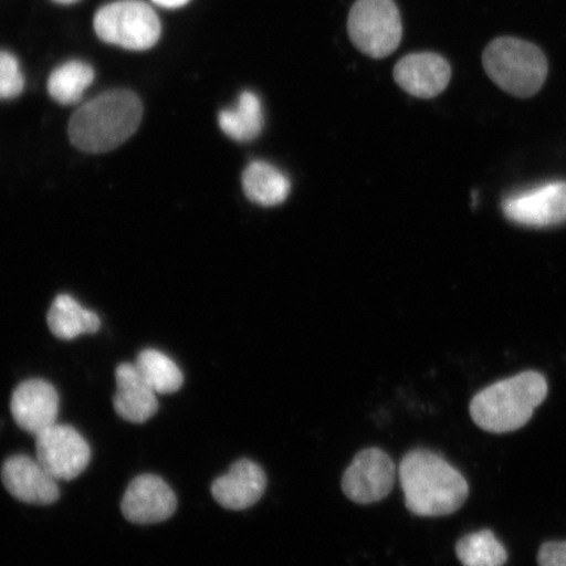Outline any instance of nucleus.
Masks as SVG:
<instances>
[{
  "label": "nucleus",
  "mask_w": 566,
  "mask_h": 566,
  "mask_svg": "<svg viewBox=\"0 0 566 566\" xmlns=\"http://www.w3.org/2000/svg\"><path fill=\"white\" fill-rule=\"evenodd\" d=\"M399 478L408 511L419 516L450 515L469 499L470 486L462 473L430 450L409 451L401 460Z\"/></svg>",
  "instance_id": "f257e3e1"
},
{
  "label": "nucleus",
  "mask_w": 566,
  "mask_h": 566,
  "mask_svg": "<svg viewBox=\"0 0 566 566\" xmlns=\"http://www.w3.org/2000/svg\"><path fill=\"white\" fill-rule=\"evenodd\" d=\"M144 105L132 91L113 90L84 103L69 124L71 144L90 154L115 150L138 130Z\"/></svg>",
  "instance_id": "f03ea898"
},
{
  "label": "nucleus",
  "mask_w": 566,
  "mask_h": 566,
  "mask_svg": "<svg viewBox=\"0 0 566 566\" xmlns=\"http://www.w3.org/2000/svg\"><path fill=\"white\" fill-rule=\"evenodd\" d=\"M547 395L548 384L543 374L523 371L473 396L470 413L473 422L488 433H513L533 419Z\"/></svg>",
  "instance_id": "7ed1b4c3"
},
{
  "label": "nucleus",
  "mask_w": 566,
  "mask_h": 566,
  "mask_svg": "<svg viewBox=\"0 0 566 566\" xmlns=\"http://www.w3.org/2000/svg\"><path fill=\"white\" fill-rule=\"evenodd\" d=\"M483 65L501 90L521 98L536 95L548 74L542 49L515 38L492 41L483 54Z\"/></svg>",
  "instance_id": "20e7f679"
},
{
  "label": "nucleus",
  "mask_w": 566,
  "mask_h": 566,
  "mask_svg": "<svg viewBox=\"0 0 566 566\" xmlns=\"http://www.w3.org/2000/svg\"><path fill=\"white\" fill-rule=\"evenodd\" d=\"M97 38L106 44L147 51L160 39V20L142 0H118L102 7L94 19Z\"/></svg>",
  "instance_id": "39448f33"
},
{
  "label": "nucleus",
  "mask_w": 566,
  "mask_h": 566,
  "mask_svg": "<svg viewBox=\"0 0 566 566\" xmlns=\"http://www.w3.org/2000/svg\"><path fill=\"white\" fill-rule=\"evenodd\" d=\"M348 32L353 45L371 59H385L399 48L402 24L394 0H357L352 7Z\"/></svg>",
  "instance_id": "423d86ee"
},
{
  "label": "nucleus",
  "mask_w": 566,
  "mask_h": 566,
  "mask_svg": "<svg viewBox=\"0 0 566 566\" xmlns=\"http://www.w3.org/2000/svg\"><path fill=\"white\" fill-rule=\"evenodd\" d=\"M509 221L523 228H555L566 223V181H549L512 193L502 201Z\"/></svg>",
  "instance_id": "0eeeda50"
},
{
  "label": "nucleus",
  "mask_w": 566,
  "mask_h": 566,
  "mask_svg": "<svg viewBox=\"0 0 566 566\" xmlns=\"http://www.w3.org/2000/svg\"><path fill=\"white\" fill-rule=\"evenodd\" d=\"M35 458L56 481H70L87 469L91 448L80 431L54 423L35 436Z\"/></svg>",
  "instance_id": "6e6552de"
},
{
  "label": "nucleus",
  "mask_w": 566,
  "mask_h": 566,
  "mask_svg": "<svg viewBox=\"0 0 566 566\" xmlns=\"http://www.w3.org/2000/svg\"><path fill=\"white\" fill-rule=\"evenodd\" d=\"M396 480V465L384 450L366 449L353 459L343 476V491L360 505L387 497Z\"/></svg>",
  "instance_id": "1a4fd4ad"
},
{
  "label": "nucleus",
  "mask_w": 566,
  "mask_h": 566,
  "mask_svg": "<svg viewBox=\"0 0 566 566\" xmlns=\"http://www.w3.org/2000/svg\"><path fill=\"white\" fill-rule=\"evenodd\" d=\"M177 499L165 480L146 473L134 479L124 494L122 512L136 525H154L171 518Z\"/></svg>",
  "instance_id": "9d476101"
},
{
  "label": "nucleus",
  "mask_w": 566,
  "mask_h": 566,
  "mask_svg": "<svg viewBox=\"0 0 566 566\" xmlns=\"http://www.w3.org/2000/svg\"><path fill=\"white\" fill-rule=\"evenodd\" d=\"M2 481L7 491L21 502L51 505L60 499V486L38 458L13 455L2 467Z\"/></svg>",
  "instance_id": "9b49d317"
},
{
  "label": "nucleus",
  "mask_w": 566,
  "mask_h": 566,
  "mask_svg": "<svg viewBox=\"0 0 566 566\" xmlns=\"http://www.w3.org/2000/svg\"><path fill=\"white\" fill-rule=\"evenodd\" d=\"M60 396L53 385L42 379L20 384L11 398L13 420L34 437L56 423Z\"/></svg>",
  "instance_id": "f8f14e48"
},
{
  "label": "nucleus",
  "mask_w": 566,
  "mask_h": 566,
  "mask_svg": "<svg viewBox=\"0 0 566 566\" xmlns=\"http://www.w3.org/2000/svg\"><path fill=\"white\" fill-rule=\"evenodd\" d=\"M395 82L409 95L431 98L441 95L451 80V67L443 56L416 53L400 60L394 70Z\"/></svg>",
  "instance_id": "ddd939ff"
},
{
  "label": "nucleus",
  "mask_w": 566,
  "mask_h": 566,
  "mask_svg": "<svg viewBox=\"0 0 566 566\" xmlns=\"http://www.w3.org/2000/svg\"><path fill=\"white\" fill-rule=\"evenodd\" d=\"M266 475L258 463L240 459L211 485L212 497L229 511H245L263 497Z\"/></svg>",
  "instance_id": "4468645a"
},
{
  "label": "nucleus",
  "mask_w": 566,
  "mask_h": 566,
  "mask_svg": "<svg viewBox=\"0 0 566 566\" xmlns=\"http://www.w3.org/2000/svg\"><path fill=\"white\" fill-rule=\"evenodd\" d=\"M117 392L113 407L122 419L144 423L158 412L157 392L146 384L136 365L122 364L116 370Z\"/></svg>",
  "instance_id": "2eb2a0df"
},
{
  "label": "nucleus",
  "mask_w": 566,
  "mask_h": 566,
  "mask_svg": "<svg viewBox=\"0 0 566 566\" xmlns=\"http://www.w3.org/2000/svg\"><path fill=\"white\" fill-rule=\"evenodd\" d=\"M242 181L248 200L264 208L285 202L292 190L289 177L264 160L250 163L244 169Z\"/></svg>",
  "instance_id": "dca6fc26"
},
{
  "label": "nucleus",
  "mask_w": 566,
  "mask_h": 566,
  "mask_svg": "<svg viewBox=\"0 0 566 566\" xmlns=\"http://www.w3.org/2000/svg\"><path fill=\"white\" fill-rule=\"evenodd\" d=\"M219 126L226 136L233 140L256 139L264 127V111L260 97L252 91L240 94L235 105L219 113Z\"/></svg>",
  "instance_id": "f3484780"
},
{
  "label": "nucleus",
  "mask_w": 566,
  "mask_h": 566,
  "mask_svg": "<svg viewBox=\"0 0 566 566\" xmlns=\"http://www.w3.org/2000/svg\"><path fill=\"white\" fill-rule=\"evenodd\" d=\"M49 329L61 339H74L82 335L96 334L101 329V318L84 308L73 296H56L48 314Z\"/></svg>",
  "instance_id": "a211bd4d"
},
{
  "label": "nucleus",
  "mask_w": 566,
  "mask_h": 566,
  "mask_svg": "<svg viewBox=\"0 0 566 566\" xmlns=\"http://www.w3.org/2000/svg\"><path fill=\"white\" fill-rule=\"evenodd\" d=\"M95 80L94 69L87 63L71 61L55 69L49 77L48 91L53 101L73 105L81 101L84 92Z\"/></svg>",
  "instance_id": "6ab92c4d"
},
{
  "label": "nucleus",
  "mask_w": 566,
  "mask_h": 566,
  "mask_svg": "<svg viewBox=\"0 0 566 566\" xmlns=\"http://www.w3.org/2000/svg\"><path fill=\"white\" fill-rule=\"evenodd\" d=\"M134 365H136L146 384L158 395L177 392L184 384L180 367L159 350L146 349L140 352Z\"/></svg>",
  "instance_id": "aec40b11"
},
{
  "label": "nucleus",
  "mask_w": 566,
  "mask_h": 566,
  "mask_svg": "<svg viewBox=\"0 0 566 566\" xmlns=\"http://www.w3.org/2000/svg\"><path fill=\"white\" fill-rule=\"evenodd\" d=\"M457 556L463 566H505L507 551L491 530H480L457 543Z\"/></svg>",
  "instance_id": "412c9836"
},
{
  "label": "nucleus",
  "mask_w": 566,
  "mask_h": 566,
  "mask_svg": "<svg viewBox=\"0 0 566 566\" xmlns=\"http://www.w3.org/2000/svg\"><path fill=\"white\" fill-rule=\"evenodd\" d=\"M24 90V76L19 62L10 53L0 52V101H11Z\"/></svg>",
  "instance_id": "4be33fe9"
},
{
  "label": "nucleus",
  "mask_w": 566,
  "mask_h": 566,
  "mask_svg": "<svg viewBox=\"0 0 566 566\" xmlns=\"http://www.w3.org/2000/svg\"><path fill=\"white\" fill-rule=\"evenodd\" d=\"M539 566H566V541L544 543L537 552Z\"/></svg>",
  "instance_id": "5701e85b"
},
{
  "label": "nucleus",
  "mask_w": 566,
  "mask_h": 566,
  "mask_svg": "<svg viewBox=\"0 0 566 566\" xmlns=\"http://www.w3.org/2000/svg\"><path fill=\"white\" fill-rule=\"evenodd\" d=\"M189 0H154V3L165 7V9H179L184 4H187Z\"/></svg>",
  "instance_id": "b1692460"
},
{
  "label": "nucleus",
  "mask_w": 566,
  "mask_h": 566,
  "mask_svg": "<svg viewBox=\"0 0 566 566\" xmlns=\"http://www.w3.org/2000/svg\"><path fill=\"white\" fill-rule=\"evenodd\" d=\"M54 2L61 3V4H71V3L77 2V0H54Z\"/></svg>",
  "instance_id": "393cba45"
}]
</instances>
